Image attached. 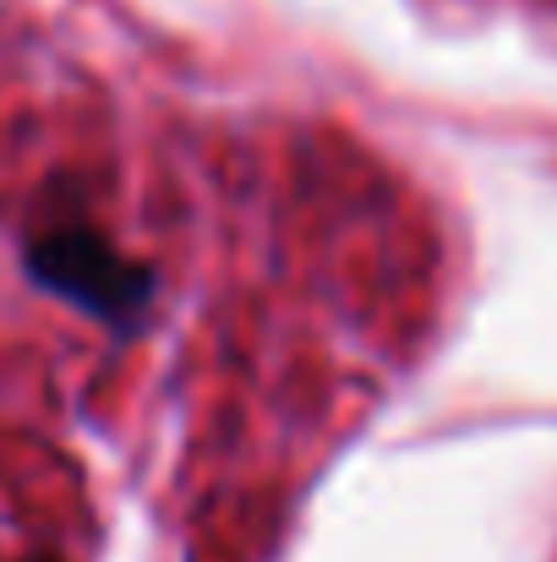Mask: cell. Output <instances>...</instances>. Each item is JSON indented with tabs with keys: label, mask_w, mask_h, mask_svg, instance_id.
Segmentation results:
<instances>
[{
	"label": "cell",
	"mask_w": 557,
	"mask_h": 562,
	"mask_svg": "<svg viewBox=\"0 0 557 562\" xmlns=\"http://www.w3.org/2000/svg\"><path fill=\"white\" fill-rule=\"evenodd\" d=\"M27 562H55V558H27Z\"/></svg>",
	"instance_id": "obj_2"
},
{
	"label": "cell",
	"mask_w": 557,
	"mask_h": 562,
	"mask_svg": "<svg viewBox=\"0 0 557 562\" xmlns=\"http://www.w3.org/2000/svg\"><path fill=\"white\" fill-rule=\"evenodd\" d=\"M27 273L55 290L60 301L93 312V317H110V323H132L148 295H154V279L148 268L126 262L104 235H93L88 224H60V229H44L33 246H27Z\"/></svg>",
	"instance_id": "obj_1"
}]
</instances>
